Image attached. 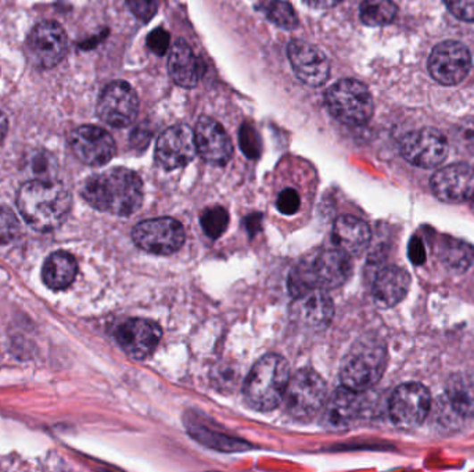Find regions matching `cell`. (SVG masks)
<instances>
[{
  "mask_svg": "<svg viewBox=\"0 0 474 472\" xmlns=\"http://www.w3.org/2000/svg\"><path fill=\"white\" fill-rule=\"evenodd\" d=\"M170 37L164 29H153L147 37V46L157 56H164L170 49Z\"/></svg>",
  "mask_w": 474,
  "mask_h": 472,
  "instance_id": "cell-37",
  "label": "cell"
},
{
  "mask_svg": "<svg viewBox=\"0 0 474 472\" xmlns=\"http://www.w3.org/2000/svg\"><path fill=\"white\" fill-rule=\"evenodd\" d=\"M19 233L16 217L6 210H0V241L12 240Z\"/></svg>",
  "mask_w": 474,
  "mask_h": 472,
  "instance_id": "cell-38",
  "label": "cell"
},
{
  "mask_svg": "<svg viewBox=\"0 0 474 472\" xmlns=\"http://www.w3.org/2000/svg\"><path fill=\"white\" fill-rule=\"evenodd\" d=\"M190 431H192V434H195L197 441H202L203 443L211 446V448L220 449V451H225V449H227V451L239 449V443L233 441V439H217L220 435H217V434L214 433H205L204 428H200L199 431H197V429L190 428Z\"/></svg>",
  "mask_w": 474,
  "mask_h": 472,
  "instance_id": "cell-33",
  "label": "cell"
},
{
  "mask_svg": "<svg viewBox=\"0 0 474 472\" xmlns=\"http://www.w3.org/2000/svg\"><path fill=\"white\" fill-rule=\"evenodd\" d=\"M304 2L313 9H330L337 6L343 0H304Z\"/></svg>",
  "mask_w": 474,
  "mask_h": 472,
  "instance_id": "cell-40",
  "label": "cell"
},
{
  "mask_svg": "<svg viewBox=\"0 0 474 472\" xmlns=\"http://www.w3.org/2000/svg\"><path fill=\"white\" fill-rule=\"evenodd\" d=\"M397 16L393 0H363L360 7L361 21L368 27H383Z\"/></svg>",
  "mask_w": 474,
  "mask_h": 472,
  "instance_id": "cell-27",
  "label": "cell"
},
{
  "mask_svg": "<svg viewBox=\"0 0 474 472\" xmlns=\"http://www.w3.org/2000/svg\"><path fill=\"white\" fill-rule=\"evenodd\" d=\"M333 312L335 309L332 300L322 290H315L298 296L293 305V316L301 323L312 327L328 326V321L332 320Z\"/></svg>",
  "mask_w": 474,
  "mask_h": 472,
  "instance_id": "cell-24",
  "label": "cell"
},
{
  "mask_svg": "<svg viewBox=\"0 0 474 472\" xmlns=\"http://www.w3.org/2000/svg\"><path fill=\"white\" fill-rule=\"evenodd\" d=\"M441 260L453 269H466L473 260L474 253L468 244L458 240L441 243Z\"/></svg>",
  "mask_w": 474,
  "mask_h": 472,
  "instance_id": "cell-29",
  "label": "cell"
},
{
  "mask_svg": "<svg viewBox=\"0 0 474 472\" xmlns=\"http://www.w3.org/2000/svg\"><path fill=\"white\" fill-rule=\"evenodd\" d=\"M387 366V349L375 336L353 344L341 364V384L355 393H365L380 381Z\"/></svg>",
  "mask_w": 474,
  "mask_h": 472,
  "instance_id": "cell-4",
  "label": "cell"
},
{
  "mask_svg": "<svg viewBox=\"0 0 474 472\" xmlns=\"http://www.w3.org/2000/svg\"><path fill=\"white\" fill-rule=\"evenodd\" d=\"M127 4L137 20L149 22L157 12L160 0H127Z\"/></svg>",
  "mask_w": 474,
  "mask_h": 472,
  "instance_id": "cell-32",
  "label": "cell"
},
{
  "mask_svg": "<svg viewBox=\"0 0 474 472\" xmlns=\"http://www.w3.org/2000/svg\"><path fill=\"white\" fill-rule=\"evenodd\" d=\"M456 19L474 22V0H444Z\"/></svg>",
  "mask_w": 474,
  "mask_h": 472,
  "instance_id": "cell-36",
  "label": "cell"
},
{
  "mask_svg": "<svg viewBox=\"0 0 474 472\" xmlns=\"http://www.w3.org/2000/svg\"><path fill=\"white\" fill-rule=\"evenodd\" d=\"M326 105L335 120L341 124L363 125L373 115L372 95L357 79H341L328 87L325 95Z\"/></svg>",
  "mask_w": 474,
  "mask_h": 472,
  "instance_id": "cell-5",
  "label": "cell"
},
{
  "mask_svg": "<svg viewBox=\"0 0 474 472\" xmlns=\"http://www.w3.org/2000/svg\"><path fill=\"white\" fill-rule=\"evenodd\" d=\"M203 69L204 65L202 60L195 56L192 47L185 40L178 39L170 49L168 60V70L175 84L187 89L197 87L204 72Z\"/></svg>",
  "mask_w": 474,
  "mask_h": 472,
  "instance_id": "cell-21",
  "label": "cell"
},
{
  "mask_svg": "<svg viewBox=\"0 0 474 472\" xmlns=\"http://www.w3.org/2000/svg\"><path fill=\"white\" fill-rule=\"evenodd\" d=\"M195 140L197 153L208 164L222 167L232 158V140L222 125L212 118L200 117L195 125Z\"/></svg>",
  "mask_w": 474,
  "mask_h": 472,
  "instance_id": "cell-17",
  "label": "cell"
},
{
  "mask_svg": "<svg viewBox=\"0 0 474 472\" xmlns=\"http://www.w3.org/2000/svg\"><path fill=\"white\" fill-rule=\"evenodd\" d=\"M195 153V132L187 125H175L158 137L155 161L165 170H174L190 164Z\"/></svg>",
  "mask_w": 474,
  "mask_h": 472,
  "instance_id": "cell-13",
  "label": "cell"
},
{
  "mask_svg": "<svg viewBox=\"0 0 474 472\" xmlns=\"http://www.w3.org/2000/svg\"><path fill=\"white\" fill-rule=\"evenodd\" d=\"M135 244L155 255H170L185 243V228L172 218L145 220L132 232Z\"/></svg>",
  "mask_w": 474,
  "mask_h": 472,
  "instance_id": "cell-8",
  "label": "cell"
},
{
  "mask_svg": "<svg viewBox=\"0 0 474 472\" xmlns=\"http://www.w3.org/2000/svg\"><path fill=\"white\" fill-rule=\"evenodd\" d=\"M290 366L279 355H265L253 366L245 378V402L258 411H270L283 401L288 381Z\"/></svg>",
  "mask_w": 474,
  "mask_h": 472,
  "instance_id": "cell-3",
  "label": "cell"
},
{
  "mask_svg": "<svg viewBox=\"0 0 474 472\" xmlns=\"http://www.w3.org/2000/svg\"><path fill=\"white\" fill-rule=\"evenodd\" d=\"M78 265L71 253L59 251L52 253L42 269V278L50 290L69 288L77 277Z\"/></svg>",
  "mask_w": 474,
  "mask_h": 472,
  "instance_id": "cell-25",
  "label": "cell"
},
{
  "mask_svg": "<svg viewBox=\"0 0 474 472\" xmlns=\"http://www.w3.org/2000/svg\"><path fill=\"white\" fill-rule=\"evenodd\" d=\"M229 225V213L222 207H211L202 215V226L205 235L210 238H220L227 232Z\"/></svg>",
  "mask_w": 474,
  "mask_h": 472,
  "instance_id": "cell-30",
  "label": "cell"
},
{
  "mask_svg": "<svg viewBox=\"0 0 474 472\" xmlns=\"http://www.w3.org/2000/svg\"><path fill=\"white\" fill-rule=\"evenodd\" d=\"M310 268L316 288L322 291L341 287L353 273L351 255L338 247L320 251Z\"/></svg>",
  "mask_w": 474,
  "mask_h": 472,
  "instance_id": "cell-19",
  "label": "cell"
},
{
  "mask_svg": "<svg viewBox=\"0 0 474 472\" xmlns=\"http://www.w3.org/2000/svg\"><path fill=\"white\" fill-rule=\"evenodd\" d=\"M428 71L438 84L453 87L466 79L471 69L468 47L455 40L437 45L428 57Z\"/></svg>",
  "mask_w": 474,
  "mask_h": 472,
  "instance_id": "cell-9",
  "label": "cell"
},
{
  "mask_svg": "<svg viewBox=\"0 0 474 472\" xmlns=\"http://www.w3.org/2000/svg\"><path fill=\"white\" fill-rule=\"evenodd\" d=\"M287 57L298 79L308 87H322L330 77V64L325 53L305 40L290 42Z\"/></svg>",
  "mask_w": 474,
  "mask_h": 472,
  "instance_id": "cell-16",
  "label": "cell"
},
{
  "mask_svg": "<svg viewBox=\"0 0 474 472\" xmlns=\"http://www.w3.org/2000/svg\"><path fill=\"white\" fill-rule=\"evenodd\" d=\"M370 237L372 235H370L368 223L351 215L338 218L333 228L335 244L351 256L361 255L363 251H366L370 243Z\"/></svg>",
  "mask_w": 474,
  "mask_h": 472,
  "instance_id": "cell-23",
  "label": "cell"
},
{
  "mask_svg": "<svg viewBox=\"0 0 474 472\" xmlns=\"http://www.w3.org/2000/svg\"><path fill=\"white\" fill-rule=\"evenodd\" d=\"M401 154L410 164L423 170L438 167L448 155L445 137L433 128L413 130L401 140Z\"/></svg>",
  "mask_w": 474,
  "mask_h": 472,
  "instance_id": "cell-10",
  "label": "cell"
},
{
  "mask_svg": "<svg viewBox=\"0 0 474 472\" xmlns=\"http://www.w3.org/2000/svg\"><path fill=\"white\" fill-rule=\"evenodd\" d=\"M162 327L147 319H130L115 331L118 345L129 358L142 360L149 358L162 341Z\"/></svg>",
  "mask_w": 474,
  "mask_h": 472,
  "instance_id": "cell-15",
  "label": "cell"
},
{
  "mask_svg": "<svg viewBox=\"0 0 474 472\" xmlns=\"http://www.w3.org/2000/svg\"><path fill=\"white\" fill-rule=\"evenodd\" d=\"M82 197L95 210L128 217L142 207V179L134 170L114 168L90 177L82 187Z\"/></svg>",
  "mask_w": 474,
  "mask_h": 472,
  "instance_id": "cell-1",
  "label": "cell"
},
{
  "mask_svg": "<svg viewBox=\"0 0 474 472\" xmlns=\"http://www.w3.org/2000/svg\"><path fill=\"white\" fill-rule=\"evenodd\" d=\"M240 147L247 157L257 158L260 155V140L254 128L250 125H243L240 130Z\"/></svg>",
  "mask_w": 474,
  "mask_h": 472,
  "instance_id": "cell-34",
  "label": "cell"
},
{
  "mask_svg": "<svg viewBox=\"0 0 474 472\" xmlns=\"http://www.w3.org/2000/svg\"><path fill=\"white\" fill-rule=\"evenodd\" d=\"M96 110L104 124L112 128H127L137 120L139 100L129 84L112 82L100 95Z\"/></svg>",
  "mask_w": 474,
  "mask_h": 472,
  "instance_id": "cell-11",
  "label": "cell"
},
{
  "mask_svg": "<svg viewBox=\"0 0 474 472\" xmlns=\"http://www.w3.org/2000/svg\"><path fill=\"white\" fill-rule=\"evenodd\" d=\"M328 388L322 377L311 368H301L290 377L283 402L286 411L297 420H310L323 409Z\"/></svg>",
  "mask_w": 474,
  "mask_h": 472,
  "instance_id": "cell-6",
  "label": "cell"
},
{
  "mask_svg": "<svg viewBox=\"0 0 474 472\" xmlns=\"http://www.w3.org/2000/svg\"><path fill=\"white\" fill-rule=\"evenodd\" d=\"M71 195L62 183L52 179H34L25 183L17 195L21 217L37 232L59 228L71 211Z\"/></svg>",
  "mask_w": 474,
  "mask_h": 472,
  "instance_id": "cell-2",
  "label": "cell"
},
{
  "mask_svg": "<svg viewBox=\"0 0 474 472\" xmlns=\"http://www.w3.org/2000/svg\"><path fill=\"white\" fill-rule=\"evenodd\" d=\"M431 190L438 200L459 204L474 195V170L470 165L453 164L434 173Z\"/></svg>",
  "mask_w": 474,
  "mask_h": 472,
  "instance_id": "cell-18",
  "label": "cell"
},
{
  "mask_svg": "<svg viewBox=\"0 0 474 472\" xmlns=\"http://www.w3.org/2000/svg\"><path fill=\"white\" fill-rule=\"evenodd\" d=\"M411 277L403 268L387 266L381 269L373 281V300L380 308H393L405 298Z\"/></svg>",
  "mask_w": 474,
  "mask_h": 472,
  "instance_id": "cell-22",
  "label": "cell"
},
{
  "mask_svg": "<svg viewBox=\"0 0 474 472\" xmlns=\"http://www.w3.org/2000/svg\"><path fill=\"white\" fill-rule=\"evenodd\" d=\"M260 10L270 21L286 31H293L300 24L297 12L292 4L285 0H262Z\"/></svg>",
  "mask_w": 474,
  "mask_h": 472,
  "instance_id": "cell-28",
  "label": "cell"
},
{
  "mask_svg": "<svg viewBox=\"0 0 474 472\" xmlns=\"http://www.w3.org/2000/svg\"><path fill=\"white\" fill-rule=\"evenodd\" d=\"M471 200V211H473L474 212V195H473V197L470 198Z\"/></svg>",
  "mask_w": 474,
  "mask_h": 472,
  "instance_id": "cell-42",
  "label": "cell"
},
{
  "mask_svg": "<svg viewBox=\"0 0 474 472\" xmlns=\"http://www.w3.org/2000/svg\"><path fill=\"white\" fill-rule=\"evenodd\" d=\"M318 290L313 283L312 273H311L310 262H303L293 269L288 275V291L295 298L305 295Z\"/></svg>",
  "mask_w": 474,
  "mask_h": 472,
  "instance_id": "cell-31",
  "label": "cell"
},
{
  "mask_svg": "<svg viewBox=\"0 0 474 472\" xmlns=\"http://www.w3.org/2000/svg\"><path fill=\"white\" fill-rule=\"evenodd\" d=\"M445 399L461 417L474 414V381L465 377L453 378L446 388Z\"/></svg>",
  "mask_w": 474,
  "mask_h": 472,
  "instance_id": "cell-26",
  "label": "cell"
},
{
  "mask_svg": "<svg viewBox=\"0 0 474 472\" xmlns=\"http://www.w3.org/2000/svg\"><path fill=\"white\" fill-rule=\"evenodd\" d=\"M431 399L428 388L418 383H406L394 391L388 403L391 421L401 429L420 426L430 413Z\"/></svg>",
  "mask_w": 474,
  "mask_h": 472,
  "instance_id": "cell-7",
  "label": "cell"
},
{
  "mask_svg": "<svg viewBox=\"0 0 474 472\" xmlns=\"http://www.w3.org/2000/svg\"><path fill=\"white\" fill-rule=\"evenodd\" d=\"M300 195L295 188H286L276 201V207L285 215H295L300 210Z\"/></svg>",
  "mask_w": 474,
  "mask_h": 472,
  "instance_id": "cell-35",
  "label": "cell"
},
{
  "mask_svg": "<svg viewBox=\"0 0 474 472\" xmlns=\"http://www.w3.org/2000/svg\"><path fill=\"white\" fill-rule=\"evenodd\" d=\"M360 393L345 386L338 388L323 404V426L333 429H345L353 426L362 410Z\"/></svg>",
  "mask_w": 474,
  "mask_h": 472,
  "instance_id": "cell-20",
  "label": "cell"
},
{
  "mask_svg": "<svg viewBox=\"0 0 474 472\" xmlns=\"http://www.w3.org/2000/svg\"><path fill=\"white\" fill-rule=\"evenodd\" d=\"M29 57L39 69L56 67L67 52V35L62 25L54 21L37 24L27 40Z\"/></svg>",
  "mask_w": 474,
  "mask_h": 472,
  "instance_id": "cell-12",
  "label": "cell"
},
{
  "mask_svg": "<svg viewBox=\"0 0 474 472\" xmlns=\"http://www.w3.org/2000/svg\"><path fill=\"white\" fill-rule=\"evenodd\" d=\"M7 128L9 125H7L6 115L0 112V143L4 142V137H6Z\"/></svg>",
  "mask_w": 474,
  "mask_h": 472,
  "instance_id": "cell-41",
  "label": "cell"
},
{
  "mask_svg": "<svg viewBox=\"0 0 474 472\" xmlns=\"http://www.w3.org/2000/svg\"><path fill=\"white\" fill-rule=\"evenodd\" d=\"M70 147L78 160L90 167H102L115 155V142L107 130L92 125L77 128L70 135Z\"/></svg>",
  "mask_w": 474,
  "mask_h": 472,
  "instance_id": "cell-14",
  "label": "cell"
},
{
  "mask_svg": "<svg viewBox=\"0 0 474 472\" xmlns=\"http://www.w3.org/2000/svg\"><path fill=\"white\" fill-rule=\"evenodd\" d=\"M410 256L411 260H412V262L415 263V265H419V263L425 262V248H423L421 241H419L418 238H413L412 243H411Z\"/></svg>",
  "mask_w": 474,
  "mask_h": 472,
  "instance_id": "cell-39",
  "label": "cell"
}]
</instances>
